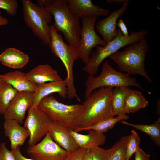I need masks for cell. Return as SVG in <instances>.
<instances>
[{"label":"cell","mask_w":160,"mask_h":160,"mask_svg":"<svg viewBox=\"0 0 160 160\" xmlns=\"http://www.w3.org/2000/svg\"><path fill=\"white\" fill-rule=\"evenodd\" d=\"M113 87H101L93 91L83 102V109L79 128L92 126L113 115L111 103Z\"/></svg>","instance_id":"1"},{"label":"cell","mask_w":160,"mask_h":160,"mask_svg":"<svg viewBox=\"0 0 160 160\" xmlns=\"http://www.w3.org/2000/svg\"><path fill=\"white\" fill-rule=\"evenodd\" d=\"M148 51V42L144 38L108 57L115 62L121 71L130 75H140L152 84L145 67V60Z\"/></svg>","instance_id":"2"},{"label":"cell","mask_w":160,"mask_h":160,"mask_svg":"<svg viewBox=\"0 0 160 160\" xmlns=\"http://www.w3.org/2000/svg\"><path fill=\"white\" fill-rule=\"evenodd\" d=\"M38 107L52 121L75 131L83 111L82 104H65L58 101L52 95H48L40 101Z\"/></svg>","instance_id":"3"},{"label":"cell","mask_w":160,"mask_h":160,"mask_svg":"<svg viewBox=\"0 0 160 160\" xmlns=\"http://www.w3.org/2000/svg\"><path fill=\"white\" fill-rule=\"evenodd\" d=\"M46 8L54 17L52 26L55 30L62 33L68 44L77 48L81 29L80 18L70 12L66 0H55Z\"/></svg>","instance_id":"4"},{"label":"cell","mask_w":160,"mask_h":160,"mask_svg":"<svg viewBox=\"0 0 160 160\" xmlns=\"http://www.w3.org/2000/svg\"><path fill=\"white\" fill-rule=\"evenodd\" d=\"M118 30L117 36L111 42L104 46H97L92 51L87 63L82 68V70L88 75H95L99 65L106 57L118 51L121 48L145 38L149 33L146 30L133 31L128 36H125L119 28Z\"/></svg>","instance_id":"5"},{"label":"cell","mask_w":160,"mask_h":160,"mask_svg":"<svg viewBox=\"0 0 160 160\" xmlns=\"http://www.w3.org/2000/svg\"><path fill=\"white\" fill-rule=\"evenodd\" d=\"M50 28V40L49 47L54 56L59 58L63 63L67 72L65 79L67 83V97L71 99L76 97L79 101L73 83L74 79L73 67L75 61L79 58L77 48L68 44L52 25Z\"/></svg>","instance_id":"6"},{"label":"cell","mask_w":160,"mask_h":160,"mask_svg":"<svg viewBox=\"0 0 160 160\" xmlns=\"http://www.w3.org/2000/svg\"><path fill=\"white\" fill-rule=\"evenodd\" d=\"M24 20L33 35L42 43L49 45L52 15L45 8L39 7L30 0H22Z\"/></svg>","instance_id":"7"},{"label":"cell","mask_w":160,"mask_h":160,"mask_svg":"<svg viewBox=\"0 0 160 160\" xmlns=\"http://www.w3.org/2000/svg\"><path fill=\"white\" fill-rule=\"evenodd\" d=\"M86 87L85 99L92 92L101 87H113L133 86L143 90L136 79L127 73L118 72L109 64L107 60L105 61L99 75L97 77L88 75L85 83Z\"/></svg>","instance_id":"8"},{"label":"cell","mask_w":160,"mask_h":160,"mask_svg":"<svg viewBox=\"0 0 160 160\" xmlns=\"http://www.w3.org/2000/svg\"><path fill=\"white\" fill-rule=\"evenodd\" d=\"M97 16L94 15L81 17L82 27L80 32V39L77 48L79 58L86 65L89 60L93 49L96 46H104L106 44L96 33L95 30Z\"/></svg>","instance_id":"9"},{"label":"cell","mask_w":160,"mask_h":160,"mask_svg":"<svg viewBox=\"0 0 160 160\" xmlns=\"http://www.w3.org/2000/svg\"><path fill=\"white\" fill-rule=\"evenodd\" d=\"M24 124L29 133L28 145L36 144L49 132L52 121L38 107L31 108Z\"/></svg>","instance_id":"10"},{"label":"cell","mask_w":160,"mask_h":160,"mask_svg":"<svg viewBox=\"0 0 160 160\" xmlns=\"http://www.w3.org/2000/svg\"><path fill=\"white\" fill-rule=\"evenodd\" d=\"M27 152L34 160H65L68 154L52 139L49 132L39 143L28 145Z\"/></svg>","instance_id":"11"},{"label":"cell","mask_w":160,"mask_h":160,"mask_svg":"<svg viewBox=\"0 0 160 160\" xmlns=\"http://www.w3.org/2000/svg\"><path fill=\"white\" fill-rule=\"evenodd\" d=\"M34 96V92H18L3 114L4 120L14 119L22 124L26 111L32 106Z\"/></svg>","instance_id":"12"},{"label":"cell","mask_w":160,"mask_h":160,"mask_svg":"<svg viewBox=\"0 0 160 160\" xmlns=\"http://www.w3.org/2000/svg\"><path fill=\"white\" fill-rule=\"evenodd\" d=\"M129 4V1L123 5L118 10H115L106 17L98 21L95 24L98 32L103 37L106 44L111 42L117 35L118 29L116 24L119 18L126 12Z\"/></svg>","instance_id":"13"},{"label":"cell","mask_w":160,"mask_h":160,"mask_svg":"<svg viewBox=\"0 0 160 160\" xmlns=\"http://www.w3.org/2000/svg\"><path fill=\"white\" fill-rule=\"evenodd\" d=\"M70 12L74 16L80 18L94 15L107 16L110 12L108 9L94 4L91 0H66Z\"/></svg>","instance_id":"14"},{"label":"cell","mask_w":160,"mask_h":160,"mask_svg":"<svg viewBox=\"0 0 160 160\" xmlns=\"http://www.w3.org/2000/svg\"><path fill=\"white\" fill-rule=\"evenodd\" d=\"M49 133L55 143L68 152L74 151L79 148L70 129L64 126L52 121Z\"/></svg>","instance_id":"15"},{"label":"cell","mask_w":160,"mask_h":160,"mask_svg":"<svg viewBox=\"0 0 160 160\" xmlns=\"http://www.w3.org/2000/svg\"><path fill=\"white\" fill-rule=\"evenodd\" d=\"M54 93H57L63 98L67 97V89L65 79L37 85L34 92L33 104L31 108L37 107L41 99Z\"/></svg>","instance_id":"16"},{"label":"cell","mask_w":160,"mask_h":160,"mask_svg":"<svg viewBox=\"0 0 160 160\" xmlns=\"http://www.w3.org/2000/svg\"><path fill=\"white\" fill-rule=\"evenodd\" d=\"M3 127L5 136L10 140L11 150L23 146L29 136L28 131L14 119L4 120Z\"/></svg>","instance_id":"17"},{"label":"cell","mask_w":160,"mask_h":160,"mask_svg":"<svg viewBox=\"0 0 160 160\" xmlns=\"http://www.w3.org/2000/svg\"><path fill=\"white\" fill-rule=\"evenodd\" d=\"M25 74L30 81L37 85L63 80L57 71L49 64L39 65Z\"/></svg>","instance_id":"18"},{"label":"cell","mask_w":160,"mask_h":160,"mask_svg":"<svg viewBox=\"0 0 160 160\" xmlns=\"http://www.w3.org/2000/svg\"><path fill=\"white\" fill-rule=\"evenodd\" d=\"M0 78L10 84L18 92H34L37 87V85L28 80L25 73L19 71L1 74Z\"/></svg>","instance_id":"19"},{"label":"cell","mask_w":160,"mask_h":160,"mask_svg":"<svg viewBox=\"0 0 160 160\" xmlns=\"http://www.w3.org/2000/svg\"><path fill=\"white\" fill-rule=\"evenodd\" d=\"M29 59L28 55L14 48H7L0 54V62L4 65L13 69L23 68Z\"/></svg>","instance_id":"20"},{"label":"cell","mask_w":160,"mask_h":160,"mask_svg":"<svg viewBox=\"0 0 160 160\" xmlns=\"http://www.w3.org/2000/svg\"><path fill=\"white\" fill-rule=\"evenodd\" d=\"M88 131V134L83 135L70 130L71 134L79 148L90 149L105 143L106 137L104 133H99L92 130Z\"/></svg>","instance_id":"21"},{"label":"cell","mask_w":160,"mask_h":160,"mask_svg":"<svg viewBox=\"0 0 160 160\" xmlns=\"http://www.w3.org/2000/svg\"><path fill=\"white\" fill-rule=\"evenodd\" d=\"M148 104V101L142 92L130 89L125 99L124 111L126 114L135 113L147 107Z\"/></svg>","instance_id":"22"},{"label":"cell","mask_w":160,"mask_h":160,"mask_svg":"<svg viewBox=\"0 0 160 160\" xmlns=\"http://www.w3.org/2000/svg\"><path fill=\"white\" fill-rule=\"evenodd\" d=\"M130 88L129 87L120 86L113 88L111 106L114 116L127 115L124 110L125 99Z\"/></svg>","instance_id":"23"},{"label":"cell","mask_w":160,"mask_h":160,"mask_svg":"<svg viewBox=\"0 0 160 160\" xmlns=\"http://www.w3.org/2000/svg\"><path fill=\"white\" fill-rule=\"evenodd\" d=\"M120 122L131 126L149 135L155 144L160 146V118H158L153 124L150 125L136 124L128 122L124 120Z\"/></svg>","instance_id":"24"},{"label":"cell","mask_w":160,"mask_h":160,"mask_svg":"<svg viewBox=\"0 0 160 160\" xmlns=\"http://www.w3.org/2000/svg\"><path fill=\"white\" fill-rule=\"evenodd\" d=\"M129 117L127 115L114 116L103 120L90 127L82 128H78L75 132H78L82 131L92 130L99 133H104L109 129L113 128L118 122L127 120Z\"/></svg>","instance_id":"25"},{"label":"cell","mask_w":160,"mask_h":160,"mask_svg":"<svg viewBox=\"0 0 160 160\" xmlns=\"http://www.w3.org/2000/svg\"><path fill=\"white\" fill-rule=\"evenodd\" d=\"M18 92L11 85L0 78V114H4Z\"/></svg>","instance_id":"26"},{"label":"cell","mask_w":160,"mask_h":160,"mask_svg":"<svg viewBox=\"0 0 160 160\" xmlns=\"http://www.w3.org/2000/svg\"><path fill=\"white\" fill-rule=\"evenodd\" d=\"M129 138V135H124L113 145L109 160H125L127 146Z\"/></svg>","instance_id":"27"},{"label":"cell","mask_w":160,"mask_h":160,"mask_svg":"<svg viewBox=\"0 0 160 160\" xmlns=\"http://www.w3.org/2000/svg\"><path fill=\"white\" fill-rule=\"evenodd\" d=\"M140 141L137 132L132 130L127 145L125 160H129L132 155L140 148L139 144Z\"/></svg>","instance_id":"28"},{"label":"cell","mask_w":160,"mask_h":160,"mask_svg":"<svg viewBox=\"0 0 160 160\" xmlns=\"http://www.w3.org/2000/svg\"><path fill=\"white\" fill-rule=\"evenodd\" d=\"M90 149L92 153V160H109L112 151V147L105 149L99 146H95Z\"/></svg>","instance_id":"29"},{"label":"cell","mask_w":160,"mask_h":160,"mask_svg":"<svg viewBox=\"0 0 160 160\" xmlns=\"http://www.w3.org/2000/svg\"><path fill=\"white\" fill-rule=\"evenodd\" d=\"M18 7L16 0H0V9L5 10L10 15H16Z\"/></svg>","instance_id":"30"},{"label":"cell","mask_w":160,"mask_h":160,"mask_svg":"<svg viewBox=\"0 0 160 160\" xmlns=\"http://www.w3.org/2000/svg\"><path fill=\"white\" fill-rule=\"evenodd\" d=\"M0 160H15L11 151L7 148L4 142L0 144Z\"/></svg>","instance_id":"31"},{"label":"cell","mask_w":160,"mask_h":160,"mask_svg":"<svg viewBox=\"0 0 160 160\" xmlns=\"http://www.w3.org/2000/svg\"><path fill=\"white\" fill-rule=\"evenodd\" d=\"M87 149L79 148L77 150L71 152H68L65 160H81Z\"/></svg>","instance_id":"32"},{"label":"cell","mask_w":160,"mask_h":160,"mask_svg":"<svg viewBox=\"0 0 160 160\" xmlns=\"http://www.w3.org/2000/svg\"><path fill=\"white\" fill-rule=\"evenodd\" d=\"M134 154L135 160H150V155L147 154L140 147L136 151Z\"/></svg>","instance_id":"33"},{"label":"cell","mask_w":160,"mask_h":160,"mask_svg":"<svg viewBox=\"0 0 160 160\" xmlns=\"http://www.w3.org/2000/svg\"><path fill=\"white\" fill-rule=\"evenodd\" d=\"M20 147V146H18L14 149L11 150L14 156L15 160H34L24 156L21 153Z\"/></svg>","instance_id":"34"},{"label":"cell","mask_w":160,"mask_h":160,"mask_svg":"<svg viewBox=\"0 0 160 160\" xmlns=\"http://www.w3.org/2000/svg\"><path fill=\"white\" fill-rule=\"evenodd\" d=\"M117 25L124 36H127L129 35L127 27L122 20L119 19Z\"/></svg>","instance_id":"35"},{"label":"cell","mask_w":160,"mask_h":160,"mask_svg":"<svg viewBox=\"0 0 160 160\" xmlns=\"http://www.w3.org/2000/svg\"><path fill=\"white\" fill-rule=\"evenodd\" d=\"M55 0H37V6L41 7L46 8L53 4Z\"/></svg>","instance_id":"36"},{"label":"cell","mask_w":160,"mask_h":160,"mask_svg":"<svg viewBox=\"0 0 160 160\" xmlns=\"http://www.w3.org/2000/svg\"><path fill=\"white\" fill-rule=\"evenodd\" d=\"M81 160H92V155L90 149H87Z\"/></svg>","instance_id":"37"},{"label":"cell","mask_w":160,"mask_h":160,"mask_svg":"<svg viewBox=\"0 0 160 160\" xmlns=\"http://www.w3.org/2000/svg\"><path fill=\"white\" fill-rule=\"evenodd\" d=\"M128 0H108L106 2L109 4L114 2L115 4H119L123 5L127 2H129Z\"/></svg>","instance_id":"38"},{"label":"cell","mask_w":160,"mask_h":160,"mask_svg":"<svg viewBox=\"0 0 160 160\" xmlns=\"http://www.w3.org/2000/svg\"><path fill=\"white\" fill-rule=\"evenodd\" d=\"M9 22L7 18L2 17L1 15V11L0 9V26L6 25Z\"/></svg>","instance_id":"39"}]
</instances>
